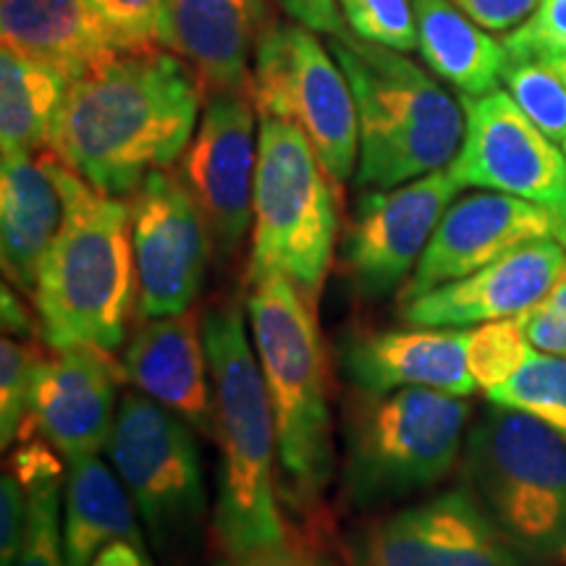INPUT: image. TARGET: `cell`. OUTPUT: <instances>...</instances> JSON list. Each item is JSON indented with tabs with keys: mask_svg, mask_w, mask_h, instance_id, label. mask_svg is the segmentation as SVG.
<instances>
[{
	"mask_svg": "<svg viewBox=\"0 0 566 566\" xmlns=\"http://www.w3.org/2000/svg\"><path fill=\"white\" fill-rule=\"evenodd\" d=\"M200 108L202 92L179 55L124 53L69 84L51 150L101 192L132 197L187 153Z\"/></svg>",
	"mask_w": 566,
	"mask_h": 566,
	"instance_id": "1",
	"label": "cell"
},
{
	"mask_svg": "<svg viewBox=\"0 0 566 566\" xmlns=\"http://www.w3.org/2000/svg\"><path fill=\"white\" fill-rule=\"evenodd\" d=\"M61 229L42 258L32 302L51 352L92 344L116 352L137 313L129 200L105 195L59 158Z\"/></svg>",
	"mask_w": 566,
	"mask_h": 566,
	"instance_id": "2",
	"label": "cell"
},
{
	"mask_svg": "<svg viewBox=\"0 0 566 566\" xmlns=\"http://www.w3.org/2000/svg\"><path fill=\"white\" fill-rule=\"evenodd\" d=\"M237 304L202 317L212 380V412L221 449L212 533L221 556L242 554L292 535L279 499V441L263 370Z\"/></svg>",
	"mask_w": 566,
	"mask_h": 566,
	"instance_id": "3",
	"label": "cell"
},
{
	"mask_svg": "<svg viewBox=\"0 0 566 566\" xmlns=\"http://www.w3.org/2000/svg\"><path fill=\"white\" fill-rule=\"evenodd\" d=\"M315 313L283 273L250 283L247 323L273 409L281 495L294 512L321 501L336 462L328 365Z\"/></svg>",
	"mask_w": 566,
	"mask_h": 566,
	"instance_id": "4",
	"label": "cell"
},
{
	"mask_svg": "<svg viewBox=\"0 0 566 566\" xmlns=\"http://www.w3.org/2000/svg\"><path fill=\"white\" fill-rule=\"evenodd\" d=\"M328 51L357 103L359 189H391L451 166L464 139V108L420 63L354 32L331 34Z\"/></svg>",
	"mask_w": 566,
	"mask_h": 566,
	"instance_id": "5",
	"label": "cell"
},
{
	"mask_svg": "<svg viewBox=\"0 0 566 566\" xmlns=\"http://www.w3.org/2000/svg\"><path fill=\"white\" fill-rule=\"evenodd\" d=\"M338 223V184L307 137L281 118H260L247 283L283 273L317 310Z\"/></svg>",
	"mask_w": 566,
	"mask_h": 566,
	"instance_id": "6",
	"label": "cell"
},
{
	"mask_svg": "<svg viewBox=\"0 0 566 566\" xmlns=\"http://www.w3.org/2000/svg\"><path fill=\"white\" fill-rule=\"evenodd\" d=\"M467 420V396L433 388L352 391L344 407L346 495L375 506L441 483L462 454Z\"/></svg>",
	"mask_w": 566,
	"mask_h": 566,
	"instance_id": "7",
	"label": "cell"
},
{
	"mask_svg": "<svg viewBox=\"0 0 566 566\" xmlns=\"http://www.w3.org/2000/svg\"><path fill=\"white\" fill-rule=\"evenodd\" d=\"M464 475L480 506L530 558L566 548V441L537 417L488 401L464 451Z\"/></svg>",
	"mask_w": 566,
	"mask_h": 566,
	"instance_id": "8",
	"label": "cell"
},
{
	"mask_svg": "<svg viewBox=\"0 0 566 566\" xmlns=\"http://www.w3.org/2000/svg\"><path fill=\"white\" fill-rule=\"evenodd\" d=\"M252 97L260 118L296 126L338 187L357 174L359 118L349 80L328 45L302 24L263 32L252 59Z\"/></svg>",
	"mask_w": 566,
	"mask_h": 566,
	"instance_id": "9",
	"label": "cell"
},
{
	"mask_svg": "<svg viewBox=\"0 0 566 566\" xmlns=\"http://www.w3.org/2000/svg\"><path fill=\"white\" fill-rule=\"evenodd\" d=\"M197 430L145 394H124L108 457L132 493L155 548H166L200 520L205 485Z\"/></svg>",
	"mask_w": 566,
	"mask_h": 566,
	"instance_id": "10",
	"label": "cell"
},
{
	"mask_svg": "<svg viewBox=\"0 0 566 566\" xmlns=\"http://www.w3.org/2000/svg\"><path fill=\"white\" fill-rule=\"evenodd\" d=\"M462 189L451 171L391 189H363L342 242L344 275L357 300L378 302L405 286Z\"/></svg>",
	"mask_w": 566,
	"mask_h": 566,
	"instance_id": "11",
	"label": "cell"
},
{
	"mask_svg": "<svg viewBox=\"0 0 566 566\" xmlns=\"http://www.w3.org/2000/svg\"><path fill=\"white\" fill-rule=\"evenodd\" d=\"M464 139L449 171L462 187L491 189L546 208L566 247V155L504 90L462 95Z\"/></svg>",
	"mask_w": 566,
	"mask_h": 566,
	"instance_id": "12",
	"label": "cell"
},
{
	"mask_svg": "<svg viewBox=\"0 0 566 566\" xmlns=\"http://www.w3.org/2000/svg\"><path fill=\"white\" fill-rule=\"evenodd\" d=\"M129 208L139 321L187 313L212 250L195 197L181 174L158 168L129 197Z\"/></svg>",
	"mask_w": 566,
	"mask_h": 566,
	"instance_id": "13",
	"label": "cell"
},
{
	"mask_svg": "<svg viewBox=\"0 0 566 566\" xmlns=\"http://www.w3.org/2000/svg\"><path fill=\"white\" fill-rule=\"evenodd\" d=\"M258 108L252 90L218 92L202 103L181 179L195 197L212 252L233 260L252 231L254 174H258Z\"/></svg>",
	"mask_w": 566,
	"mask_h": 566,
	"instance_id": "14",
	"label": "cell"
},
{
	"mask_svg": "<svg viewBox=\"0 0 566 566\" xmlns=\"http://www.w3.org/2000/svg\"><path fill=\"white\" fill-rule=\"evenodd\" d=\"M352 566H522V554L467 488L375 516L354 533Z\"/></svg>",
	"mask_w": 566,
	"mask_h": 566,
	"instance_id": "15",
	"label": "cell"
},
{
	"mask_svg": "<svg viewBox=\"0 0 566 566\" xmlns=\"http://www.w3.org/2000/svg\"><path fill=\"white\" fill-rule=\"evenodd\" d=\"M541 239L562 242V223L541 205L504 192L464 195L449 205L436 226L420 263L399 289V302L464 279L506 252Z\"/></svg>",
	"mask_w": 566,
	"mask_h": 566,
	"instance_id": "16",
	"label": "cell"
},
{
	"mask_svg": "<svg viewBox=\"0 0 566 566\" xmlns=\"http://www.w3.org/2000/svg\"><path fill=\"white\" fill-rule=\"evenodd\" d=\"M122 380L124 365L103 346L80 344L45 354L24 436H42L66 462L97 454L113 433Z\"/></svg>",
	"mask_w": 566,
	"mask_h": 566,
	"instance_id": "17",
	"label": "cell"
},
{
	"mask_svg": "<svg viewBox=\"0 0 566 566\" xmlns=\"http://www.w3.org/2000/svg\"><path fill=\"white\" fill-rule=\"evenodd\" d=\"M566 279V247L541 239L506 252L491 265L430 289L401 304L407 325L424 328H467L488 321L520 317Z\"/></svg>",
	"mask_w": 566,
	"mask_h": 566,
	"instance_id": "18",
	"label": "cell"
},
{
	"mask_svg": "<svg viewBox=\"0 0 566 566\" xmlns=\"http://www.w3.org/2000/svg\"><path fill=\"white\" fill-rule=\"evenodd\" d=\"M467 328L407 325L394 331H357L338 344V365L352 391L391 394L401 388L472 396L478 391L467 367Z\"/></svg>",
	"mask_w": 566,
	"mask_h": 566,
	"instance_id": "19",
	"label": "cell"
},
{
	"mask_svg": "<svg viewBox=\"0 0 566 566\" xmlns=\"http://www.w3.org/2000/svg\"><path fill=\"white\" fill-rule=\"evenodd\" d=\"M122 365L126 380L137 386V391L171 409L200 436L212 438V380L197 313L187 310L142 321L126 344Z\"/></svg>",
	"mask_w": 566,
	"mask_h": 566,
	"instance_id": "20",
	"label": "cell"
},
{
	"mask_svg": "<svg viewBox=\"0 0 566 566\" xmlns=\"http://www.w3.org/2000/svg\"><path fill=\"white\" fill-rule=\"evenodd\" d=\"M260 19V0H166L163 45L192 69L202 103L218 92L252 90Z\"/></svg>",
	"mask_w": 566,
	"mask_h": 566,
	"instance_id": "21",
	"label": "cell"
},
{
	"mask_svg": "<svg viewBox=\"0 0 566 566\" xmlns=\"http://www.w3.org/2000/svg\"><path fill=\"white\" fill-rule=\"evenodd\" d=\"M63 195L59 155L51 147L38 153L3 155L0 168V258L11 286L32 296L42 258L61 229Z\"/></svg>",
	"mask_w": 566,
	"mask_h": 566,
	"instance_id": "22",
	"label": "cell"
},
{
	"mask_svg": "<svg viewBox=\"0 0 566 566\" xmlns=\"http://www.w3.org/2000/svg\"><path fill=\"white\" fill-rule=\"evenodd\" d=\"M3 48L59 71L69 84L124 55L87 0H0Z\"/></svg>",
	"mask_w": 566,
	"mask_h": 566,
	"instance_id": "23",
	"label": "cell"
},
{
	"mask_svg": "<svg viewBox=\"0 0 566 566\" xmlns=\"http://www.w3.org/2000/svg\"><path fill=\"white\" fill-rule=\"evenodd\" d=\"M412 6L417 51L436 76L470 97L499 90L509 66L504 42H495L451 0H412Z\"/></svg>",
	"mask_w": 566,
	"mask_h": 566,
	"instance_id": "24",
	"label": "cell"
},
{
	"mask_svg": "<svg viewBox=\"0 0 566 566\" xmlns=\"http://www.w3.org/2000/svg\"><path fill=\"white\" fill-rule=\"evenodd\" d=\"M122 537H142L132 493L97 454L71 459L63 493L66 566H90L97 551Z\"/></svg>",
	"mask_w": 566,
	"mask_h": 566,
	"instance_id": "25",
	"label": "cell"
},
{
	"mask_svg": "<svg viewBox=\"0 0 566 566\" xmlns=\"http://www.w3.org/2000/svg\"><path fill=\"white\" fill-rule=\"evenodd\" d=\"M69 82L45 63L11 48L0 53V147L3 155L51 147Z\"/></svg>",
	"mask_w": 566,
	"mask_h": 566,
	"instance_id": "26",
	"label": "cell"
},
{
	"mask_svg": "<svg viewBox=\"0 0 566 566\" xmlns=\"http://www.w3.org/2000/svg\"><path fill=\"white\" fill-rule=\"evenodd\" d=\"M6 467L21 480L30 499L24 546L13 566H66L61 525L63 467L59 451L42 436L34 433L32 438L30 433L21 438Z\"/></svg>",
	"mask_w": 566,
	"mask_h": 566,
	"instance_id": "27",
	"label": "cell"
},
{
	"mask_svg": "<svg viewBox=\"0 0 566 566\" xmlns=\"http://www.w3.org/2000/svg\"><path fill=\"white\" fill-rule=\"evenodd\" d=\"M488 401L537 417L566 441V357L533 349L506 384L488 391Z\"/></svg>",
	"mask_w": 566,
	"mask_h": 566,
	"instance_id": "28",
	"label": "cell"
},
{
	"mask_svg": "<svg viewBox=\"0 0 566 566\" xmlns=\"http://www.w3.org/2000/svg\"><path fill=\"white\" fill-rule=\"evenodd\" d=\"M45 352L38 342L3 336L0 342V443L9 449L27 433L34 384Z\"/></svg>",
	"mask_w": 566,
	"mask_h": 566,
	"instance_id": "29",
	"label": "cell"
},
{
	"mask_svg": "<svg viewBox=\"0 0 566 566\" xmlns=\"http://www.w3.org/2000/svg\"><path fill=\"white\" fill-rule=\"evenodd\" d=\"M506 92L537 129L554 142H566V82L543 61H509Z\"/></svg>",
	"mask_w": 566,
	"mask_h": 566,
	"instance_id": "30",
	"label": "cell"
},
{
	"mask_svg": "<svg viewBox=\"0 0 566 566\" xmlns=\"http://www.w3.org/2000/svg\"><path fill=\"white\" fill-rule=\"evenodd\" d=\"M535 346L527 342L525 331L516 317L504 321L480 323L470 331V344H467V367H470L472 380L483 391H493L506 384L512 375L527 363L530 352Z\"/></svg>",
	"mask_w": 566,
	"mask_h": 566,
	"instance_id": "31",
	"label": "cell"
},
{
	"mask_svg": "<svg viewBox=\"0 0 566 566\" xmlns=\"http://www.w3.org/2000/svg\"><path fill=\"white\" fill-rule=\"evenodd\" d=\"M349 30L375 45L409 53L417 48L412 0H338Z\"/></svg>",
	"mask_w": 566,
	"mask_h": 566,
	"instance_id": "32",
	"label": "cell"
},
{
	"mask_svg": "<svg viewBox=\"0 0 566 566\" xmlns=\"http://www.w3.org/2000/svg\"><path fill=\"white\" fill-rule=\"evenodd\" d=\"M124 53L158 51L163 45L166 0H87Z\"/></svg>",
	"mask_w": 566,
	"mask_h": 566,
	"instance_id": "33",
	"label": "cell"
},
{
	"mask_svg": "<svg viewBox=\"0 0 566 566\" xmlns=\"http://www.w3.org/2000/svg\"><path fill=\"white\" fill-rule=\"evenodd\" d=\"M509 61H543L566 55V0H541L525 24L506 34Z\"/></svg>",
	"mask_w": 566,
	"mask_h": 566,
	"instance_id": "34",
	"label": "cell"
},
{
	"mask_svg": "<svg viewBox=\"0 0 566 566\" xmlns=\"http://www.w3.org/2000/svg\"><path fill=\"white\" fill-rule=\"evenodd\" d=\"M516 321L537 352L566 357V279Z\"/></svg>",
	"mask_w": 566,
	"mask_h": 566,
	"instance_id": "35",
	"label": "cell"
},
{
	"mask_svg": "<svg viewBox=\"0 0 566 566\" xmlns=\"http://www.w3.org/2000/svg\"><path fill=\"white\" fill-rule=\"evenodd\" d=\"M216 566H342L321 543L310 541L300 533H292L286 541L273 546H260L242 554L221 556Z\"/></svg>",
	"mask_w": 566,
	"mask_h": 566,
	"instance_id": "36",
	"label": "cell"
},
{
	"mask_svg": "<svg viewBox=\"0 0 566 566\" xmlns=\"http://www.w3.org/2000/svg\"><path fill=\"white\" fill-rule=\"evenodd\" d=\"M27 516H30V499L24 485L6 467L0 480V566H13L24 546Z\"/></svg>",
	"mask_w": 566,
	"mask_h": 566,
	"instance_id": "37",
	"label": "cell"
},
{
	"mask_svg": "<svg viewBox=\"0 0 566 566\" xmlns=\"http://www.w3.org/2000/svg\"><path fill=\"white\" fill-rule=\"evenodd\" d=\"M475 24L491 32H509L533 17L541 0H451Z\"/></svg>",
	"mask_w": 566,
	"mask_h": 566,
	"instance_id": "38",
	"label": "cell"
},
{
	"mask_svg": "<svg viewBox=\"0 0 566 566\" xmlns=\"http://www.w3.org/2000/svg\"><path fill=\"white\" fill-rule=\"evenodd\" d=\"M281 6L307 30L328 34V38L346 32L338 0H281Z\"/></svg>",
	"mask_w": 566,
	"mask_h": 566,
	"instance_id": "39",
	"label": "cell"
},
{
	"mask_svg": "<svg viewBox=\"0 0 566 566\" xmlns=\"http://www.w3.org/2000/svg\"><path fill=\"white\" fill-rule=\"evenodd\" d=\"M0 307H3V336L24 338L34 342V334H40V321L32 317V307L19 300L17 292H11V283L6 281L0 289Z\"/></svg>",
	"mask_w": 566,
	"mask_h": 566,
	"instance_id": "40",
	"label": "cell"
},
{
	"mask_svg": "<svg viewBox=\"0 0 566 566\" xmlns=\"http://www.w3.org/2000/svg\"><path fill=\"white\" fill-rule=\"evenodd\" d=\"M90 566H153L145 548V537H122L97 551Z\"/></svg>",
	"mask_w": 566,
	"mask_h": 566,
	"instance_id": "41",
	"label": "cell"
},
{
	"mask_svg": "<svg viewBox=\"0 0 566 566\" xmlns=\"http://www.w3.org/2000/svg\"><path fill=\"white\" fill-rule=\"evenodd\" d=\"M543 63H548V66L554 69L556 74L566 82V55H554V59H543Z\"/></svg>",
	"mask_w": 566,
	"mask_h": 566,
	"instance_id": "42",
	"label": "cell"
},
{
	"mask_svg": "<svg viewBox=\"0 0 566 566\" xmlns=\"http://www.w3.org/2000/svg\"><path fill=\"white\" fill-rule=\"evenodd\" d=\"M562 558H564V562H566V548H564V554H562Z\"/></svg>",
	"mask_w": 566,
	"mask_h": 566,
	"instance_id": "43",
	"label": "cell"
},
{
	"mask_svg": "<svg viewBox=\"0 0 566 566\" xmlns=\"http://www.w3.org/2000/svg\"><path fill=\"white\" fill-rule=\"evenodd\" d=\"M564 155H566V142H564Z\"/></svg>",
	"mask_w": 566,
	"mask_h": 566,
	"instance_id": "44",
	"label": "cell"
}]
</instances>
